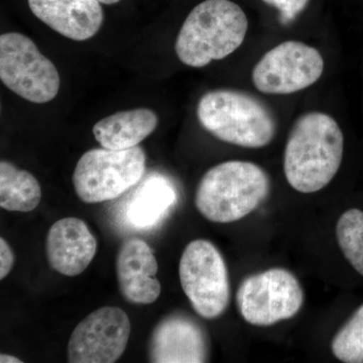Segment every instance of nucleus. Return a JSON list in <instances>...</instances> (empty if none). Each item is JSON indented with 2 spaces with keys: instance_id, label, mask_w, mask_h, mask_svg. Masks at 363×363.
Here are the masks:
<instances>
[{
  "instance_id": "obj_9",
  "label": "nucleus",
  "mask_w": 363,
  "mask_h": 363,
  "mask_svg": "<svg viewBox=\"0 0 363 363\" xmlns=\"http://www.w3.org/2000/svg\"><path fill=\"white\" fill-rule=\"evenodd\" d=\"M323 71L324 59L317 49L286 40L257 62L252 71L253 85L264 94H292L315 84Z\"/></svg>"
},
{
  "instance_id": "obj_10",
  "label": "nucleus",
  "mask_w": 363,
  "mask_h": 363,
  "mask_svg": "<svg viewBox=\"0 0 363 363\" xmlns=\"http://www.w3.org/2000/svg\"><path fill=\"white\" fill-rule=\"evenodd\" d=\"M131 324L121 308L104 307L85 317L72 332L68 343L71 363H113L125 351Z\"/></svg>"
},
{
  "instance_id": "obj_22",
  "label": "nucleus",
  "mask_w": 363,
  "mask_h": 363,
  "mask_svg": "<svg viewBox=\"0 0 363 363\" xmlns=\"http://www.w3.org/2000/svg\"><path fill=\"white\" fill-rule=\"evenodd\" d=\"M0 362L1 363H21L23 360L18 359V358L13 357V355L6 354V353H1L0 355Z\"/></svg>"
},
{
  "instance_id": "obj_2",
  "label": "nucleus",
  "mask_w": 363,
  "mask_h": 363,
  "mask_svg": "<svg viewBox=\"0 0 363 363\" xmlns=\"http://www.w3.org/2000/svg\"><path fill=\"white\" fill-rule=\"evenodd\" d=\"M248 30L247 14L230 0H204L189 13L175 43L182 63L202 68L226 58L242 45Z\"/></svg>"
},
{
  "instance_id": "obj_12",
  "label": "nucleus",
  "mask_w": 363,
  "mask_h": 363,
  "mask_svg": "<svg viewBox=\"0 0 363 363\" xmlns=\"http://www.w3.org/2000/svg\"><path fill=\"white\" fill-rule=\"evenodd\" d=\"M157 269L155 253L145 240L123 241L116 257L117 281L123 297L135 305L156 302L162 291Z\"/></svg>"
},
{
  "instance_id": "obj_3",
  "label": "nucleus",
  "mask_w": 363,
  "mask_h": 363,
  "mask_svg": "<svg viewBox=\"0 0 363 363\" xmlns=\"http://www.w3.org/2000/svg\"><path fill=\"white\" fill-rule=\"evenodd\" d=\"M271 192V180L259 164L221 162L208 169L197 186L195 206L207 220L233 223L255 211Z\"/></svg>"
},
{
  "instance_id": "obj_16",
  "label": "nucleus",
  "mask_w": 363,
  "mask_h": 363,
  "mask_svg": "<svg viewBox=\"0 0 363 363\" xmlns=\"http://www.w3.org/2000/svg\"><path fill=\"white\" fill-rule=\"evenodd\" d=\"M176 199L175 190L166 179L152 177L133 194L126 211L128 219L140 228L154 225L175 204Z\"/></svg>"
},
{
  "instance_id": "obj_1",
  "label": "nucleus",
  "mask_w": 363,
  "mask_h": 363,
  "mask_svg": "<svg viewBox=\"0 0 363 363\" xmlns=\"http://www.w3.org/2000/svg\"><path fill=\"white\" fill-rule=\"evenodd\" d=\"M344 152V136L329 114L313 111L294 123L284 155L289 185L304 194L318 192L336 176Z\"/></svg>"
},
{
  "instance_id": "obj_14",
  "label": "nucleus",
  "mask_w": 363,
  "mask_h": 363,
  "mask_svg": "<svg viewBox=\"0 0 363 363\" xmlns=\"http://www.w3.org/2000/svg\"><path fill=\"white\" fill-rule=\"evenodd\" d=\"M28 6L45 25L78 42L94 37L104 23L98 0H28Z\"/></svg>"
},
{
  "instance_id": "obj_7",
  "label": "nucleus",
  "mask_w": 363,
  "mask_h": 363,
  "mask_svg": "<svg viewBox=\"0 0 363 363\" xmlns=\"http://www.w3.org/2000/svg\"><path fill=\"white\" fill-rule=\"evenodd\" d=\"M182 289L199 316L212 320L226 311L230 301L228 269L213 243L196 240L182 253L179 264Z\"/></svg>"
},
{
  "instance_id": "obj_11",
  "label": "nucleus",
  "mask_w": 363,
  "mask_h": 363,
  "mask_svg": "<svg viewBox=\"0 0 363 363\" xmlns=\"http://www.w3.org/2000/svg\"><path fill=\"white\" fill-rule=\"evenodd\" d=\"M206 332L193 318L173 313L160 321L149 343V360L156 363L208 362Z\"/></svg>"
},
{
  "instance_id": "obj_8",
  "label": "nucleus",
  "mask_w": 363,
  "mask_h": 363,
  "mask_svg": "<svg viewBox=\"0 0 363 363\" xmlns=\"http://www.w3.org/2000/svg\"><path fill=\"white\" fill-rule=\"evenodd\" d=\"M236 304L247 323L271 326L298 314L304 304V291L293 272L274 267L243 279Z\"/></svg>"
},
{
  "instance_id": "obj_17",
  "label": "nucleus",
  "mask_w": 363,
  "mask_h": 363,
  "mask_svg": "<svg viewBox=\"0 0 363 363\" xmlns=\"http://www.w3.org/2000/svg\"><path fill=\"white\" fill-rule=\"evenodd\" d=\"M42 200L39 181L25 169L6 161L0 162V207L6 211H33Z\"/></svg>"
},
{
  "instance_id": "obj_13",
  "label": "nucleus",
  "mask_w": 363,
  "mask_h": 363,
  "mask_svg": "<svg viewBox=\"0 0 363 363\" xmlns=\"http://www.w3.org/2000/svg\"><path fill=\"white\" fill-rule=\"evenodd\" d=\"M97 240L87 224L75 217L55 222L45 240V253L52 269L66 277H77L91 264Z\"/></svg>"
},
{
  "instance_id": "obj_20",
  "label": "nucleus",
  "mask_w": 363,
  "mask_h": 363,
  "mask_svg": "<svg viewBox=\"0 0 363 363\" xmlns=\"http://www.w3.org/2000/svg\"><path fill=\"white\" fill-rule=\"evenodd\" d=\"M264 4H269L278 9L281 14V21L284 25H288L291 21L305 11L310 0H262Z\"/></svg>"
},
{
  "instance_id": "obj_18",
  "label": "nucleus",
  "mask_w": 363,
  "mask_h": 363,
  "mask_svg": "<svg viewBox=\"0 0 363 363\" xmlns=\"http://www.w3.org/2000/svg\"><path fill=\"white\" fill-rule=\"evenodd\" d=\"M336 238L344 257L363 277V212L352 208L336 224Z\"/></svg>"
},
{
  "instance_id": "obj_15",
  "label": "nucleus",
  "mask_w": 363,
  "mask_h": 363,
  "mask_svg": "<svg viewBox=\"0 0 363 363\" xmlns=\"http://www.w3.org/2000/svg\"><path fill=\"white\" fill-rule=\"evenodd\" d=\"M159 125L156 112L149 108L119 111L93 126L95 140L104 149L123 150L138 147Z\"/></svg>"
},
{
  "instance_id": "obj_5",
  "label": "nucleus",
  "mask_w": 363,
  "mask_h": 363,
  "mask_svg": "<svg viewBox=\"0 0 363 363\" xmlns=\"http://www.w3.org/2000/svg\"><path fill=\"white\" fill-rule=\"evenodd\" d=\"M145 162V152L138 145L123 150H88L74 171L76 195L87 204L116 199L142 180Z\"/></svg>"
},
{
  "instance_id": "obj_19",
  "label": "nucleus",
  "mask_w": 363,
  "mask_h": 363,
  "mask_svg": "<svg viewBox=\"0 0 363 363\" xmlns=\"http://www.w3.org/2000/svg\"><path fill=\"white\" fill-rule=\"evenodd\" d=\"M331 350L340 362L363 363V305L335 334Z\"/></svg>"
},
{
  "instance_id": "obj_23",
  "label": "nucleus",
  "mask_w": 363,
  "mask_h": 363,
  "mask_svg": "<svg viewBox=\"0 0 363 363\" xmlns=\"http://www.w3.org/2000/svg\"><path fill=\"white\" fill-rule=\"evenodd\" d=\"M100 4H107V6H111V4H116L117 2L121 1V0H98Z\"/></svg>"
},
{
  "instance_id": "obj_6",
  "label": "nucleus",
  "mask_w": 363,
  "mask_h": 363,
  "mask_svg": "<svg viewBox=\"0 0 363 363\" xmlns=\"http://www.w3.org/2000/svg\"><path fill=\"white\" fill-rule=\"evenodd\" d=\"M0 79L16 95L38 104L55 99L61 85L56 66L20 33L0 35Z\"/></svg>"
},
{
  "instance_id": "obj_4",
  "label": "nucleus",
  "mask_w": 363,
  "mask_h": 363,
  "mask_svg": "<svg viewBox=\"0 0 363 363\" xmlns=\"http://www.w3.org/2000/svg\"><path fill=\"white\" fill-rule=\"evenodd\" d=\"M203 128L222 142L247 149L267 147L274 140L277 123L257 98L238 90L205 93L197 106Z\"/></svg>"
},
{
  "instance_id": "obj_21",
  "label": "nucleus",
  "mask_w": 363,
  "mask_h": 363,
  "mask_svg": "<svg viewBox=\"0 0 363 363\" xmlns=\"http://www.w3.org/2000/svg\"><path fill=\"white\" fill-rule=\"evenodd\" d=\"M14 255L11 245L4 238H0V279L6 278L13 269Z\"/></svg>"
}]
</instances>
